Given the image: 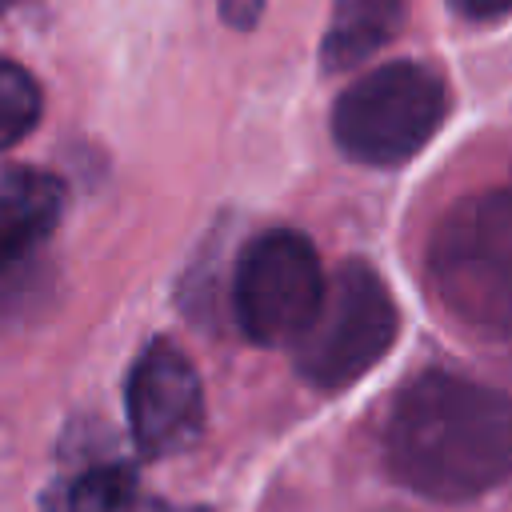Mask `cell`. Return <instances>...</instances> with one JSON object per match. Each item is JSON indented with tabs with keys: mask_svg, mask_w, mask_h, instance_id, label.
<instances>
[{
	"mask_svg": "<svg viewBox=\"0 0 512 512\" xmlns=\"http://www.w3.org/2000/svg\"><path fill=\"white\" fill-rule=\"evenodd\" d=\"M384 464L424 500L492 492L512 476V396L456 372L416 376L384 424Z\"/></svg>",
	"mask_w": 512,
	"mask_h": 512,
	"instance_id": "obj_1",
	"label": "cell"
},
{
	"mask_svg": "<svg viewBox=\"0 0 512 512\" xmlns=\"http://www.w3.org/2000/svg\"><path fill=\"white\" fill-rule=\"evenodd\" d=\"M128 432L148 460L184 452L204 428V384L188 352L172 340H152L124 388Z\"/></svg>",
	"mask_w": 512,
	"mask_h": 512,
	"instance_id": "obj_6",
	"label": "cell"
},
{
	"mask_svg": "<svg viewBox=\"0 0 512 512\" xmlns=\"http://www.w3.org/2000/svg\"><path fill=\"white\" fill-rule=\"evenodd\" d=\"M44 96L28 68L0 56V152L20 144L40 120Z\"/></svg>",
	"mask_w": 512,
	"mask_h": 512,
	"instance_id": "obj_10",
	"label": "cell"
},
{
	"mask_svg": "<svg viewBox=\"0 0 512 512\" xmlns=\"http://www.w3.org/2000/svg\"><path fill=\"white\" fill-rule=\"evenodd\" d=\"M400 336V308L364 260H348L324 288L316 320L292 344L296 368L316 388H348L376 368Z\"/></svg>",
	"mask_w": 512,
	"mask_h": 512,
	"instance_id": "obj_4",
	"label": "cell"
},
{
	"mask_svg": "<svg viewBox=\"0 0 512 512\" xmlns=\"http://www.w3.org/2000/svg\"><path fill=\"white\" fill-rule=\"evenodd\" d=\"M12 4H16V0H0V12H4V8H12Z\"/></svg>",
	"mask_w": 512,
	"mask_h": 512,
	"instance_id": "obj_14",
	"label": "cell"
},
{
	"mask_svg": "<svg viewBox=\"0 0 512 512\" xmlns=\"http://www.w3.org/2000/svg\"><path fill=\"white\" fill-rule=\"evenodd\" d=\"M328 276L312 240L296 228L260 232L236 264L232 304L244 336L252 344L276 348L296 344L304 328L316 320Z\"/></svg>",
	"mask_w": 512,
	"mask_h": 512,
	"instance_id": "obj_5",
	"label": "cell"
},
{
	"mask_svg": "<svg viewBox=\"0 0 512 512\" xmlns=\"http://www.w3.org/2000/svg\"><path fill=\"white\" fill-rule=\"evenodd\" d=\"M216 4H220V12H224L232 24L248 28V24L256 20V12H260V4H264V0H216Z\"/></svg>",
	"mask_w": 512,
	"mask_h": 512,
	"instance_id": "obj_12",
	"label": "cell"
},
{
	"mask_svg": "<svg viewBox=\"0 0 512 512\" xmlns=\"http://www.w3.org/2000/svg\"><path fill=\"white\" fill-rule=\"evenodd\" d=\"M444 112V80L416 60H392L340 92L332 104V140L360 164L396 168L440 132Z\"/></svg>",
	"mask_w": 512,
	"mask_h": 512,
	"instance_id": "obj_3",
	"label": "cell"
},
{
	"mask_svg": "<svg viewBox=\"0 0 512 512\" xmlns=\"http://www.w3.org/2000/svg\"><path fill=\"white\" fill-rule=\"evenodd\" d=\"M136 496V472L132 464L108 460V464H92L84 468L60 500V512H128Z\"/></svg>",
	"mask_w": 512,
	"mask_h": 512,
	"instance_id": "obj_9",
	"label": "cell"
},
{
	"mask_svg": "<svg viewBox=\"0 0 512 512\" xmlns=\"http://www.w3.org/2000/svg\"><path fill=\"white\" fill-rule=\"evenodd\" d=\"M64 212V188L40 168H12L0 176V272L40 248Z\"/></svg>",
	"mask_w": 512,
	"mask_h": 512,
	"instance_id": "obj_7",
	"label": "cell"
},
{
	"mask_svg": "<svg viewBox=\"0 0 512 512\" xmlns=\"http://www.w3.org/2000/svg\"><path fill=\"white\" fill-rule=\"evenodd\" d=\"M144 512H188V508H168V504H148Z\"/></svg>",
	"mask_w": 512,
	"mask_h": 512,
	"instance_id": "obj_13",
	"label": "cell"
},
{
	"mask_svg": "<svg viewBox=\"0 0 512 512\" xmlns=\"http://www.w3.org/2000/svg\"><path fill=\"white\" fill-rule=\"evenodd\" d=\"M428 280L460 324L512 332V188L468 196L436 224Z\"/></svg>",
	"mask_w": 512,
	"mask_h": 512,
	"instance_id": "obj_2",
	"label": "cell"
},
{
	"mask_svg": "<svg viewBox=\"0 0 512 512\" xmlns=\"http://www.w3.org/2000/svg\"><path fill=\"white\" fill-rule=\"evenodd\" d=\"M404 12L408 0H336L320 44L324 72H348L364 64L400 32Z\"/></svg>",
	"mask_w": 512,
	"mask_h": 512,
	"instance_id": "obj_8",
	"label": "cell"
},
{
	"mask_svg": "<svg viewBox=\"0 0 512 512\" xmlns=\"http://www.w3.org/2000/svg\"><path fill=\"white\" fill-rule=\"evenodd\" d=\"M468 20H500L512 12V0H448Z\"/></svg>",
	"mask_w": 512,
	"mask_h": 512,
	"instance_id": "obj_11",
	"label": "cell"
}]
</instances>
